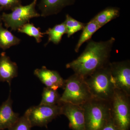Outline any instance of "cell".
<instances>
[{
    "label": "cell",
    "mask_w": 130,
    "mask_h": 130,
    "mask_svg": "<svg viewBox=\"0 0 130 130\" xmlns=\"http://www.w3.org/2000/svg\"><path fill=\"white\" fill-rule=\"evenodd\" d=\"M115 41V38L113 37L103 41L90 40L80 56L67 64L66 67L85 78L96 70L108 64Z\"/></svg>",
    "instance_id": "1"
},
{
    "label": "cell",
    "mask_w": 130,
    "mask_h": 130,
    "mask_svg": "<svg viewBox=\"0 0 130 130\" xmlns=\"http://www.w3.org/2000/svg\"><path fill=\"white\" fill-rule=\"evenodd\" d=\"M109 64L96 70L85 79L92 97L110 102L116 88L112 81Z\"/></svg>",
    "instance_id": "2"
},
{
    "label": "cell",
    "mask_w": 130,
    "mask_h": 130,
    "mask_svg": "<svg viewBox=\"0 0 130 130\" xmlns=\"http://www.w3.org/2000/svg\"><path fill=\"white\" fill-rule=\"evenodd\" d=\"M81 106L86 130H101L111 118L110 102L92 97Z\"/></svg>",
    "instance_id": "3"
},
{
    "label": "cell",
    "mask_w": 130,
    "mask_h": 130,
    "mask_svg": "<svg viewBox=\"0 0 130 130\" xmlns=\"http://www.w3.org/2000/svg\"><path fill=\"white\" fill-rule=\"evenodd\" d=\"M61 103L81 105L92 97L85 78L74 73L65 79Z\"/></svg>",
    "instance_id": "4"
},
{
    "label": "cell",
    "mask_w": 130,
    "mask_h": 130,
    "mask_svg": "<svg viewBox=\"0 0 130 130\" xmlns=\"http://www.w3.org/2000/svg\"><path fill=\"white\" fill-rule=\"evenodd\" d=\"M130 96L115 89L110 101L111 117L120 130H129L130 127Z\"/></svg>",
    "instance_id": "5"
},
{
    "label": "cell",
    "mask_w": 130,
    "mask_h": 130,
    "mask_svg": "<svg viewBox=\"0 0 130 130\" xmlns=\"http://www.w3.org/2000/svg\"><path fill=\"white\" fill-rule=\"evenodd\" d=\"M37 0H33L29 5H21L15 7L9 13H3L1 15L2 20L5 27L10 28L11 30L16 31L25 24L29 22L31 19L41 16L36 10Z\"/></svg>",
    "instance_id": "6"
},
{
    "label": "cell",
    "mask_w": 130,
    "mask_h": 130,
    "mask_svg": "<svg viewBox=\"0 0 130 130\" xmlns=\"http://www.w3.org/2000/svg\"><path fill=\"white\" fill-rule=\"evenodd\" d=\"M25 112L32 127H46L48 123L61 114L60 105L47 106L40 104L28 108Z\"/></svg>",
    "instance_id": "7"
},
{
    "label": "cell",
    "mask_w": 130,
    "mask_h": 130,
    "mask_svg": "<svg viewBox=\"0 0 130 130\" xmlns=\"http://www.w3.org/2000/svg\"><path fill=\"white\" fill-rule=\"evenodd\" d=\"M109 66L112 81L115 88L130 96L129 60L109 62Z\"/></svg>",
    "instance_id": "8"
},
{
    "label": "cell",
    "mask_w": 130,
    "mask_h": 130,
    "mask_svg": "<svg viewBox=\"0 0 130 130\" xmlns=\"http://www.w3.org/2000/svg\"><path fill=\"white\" fill-rule=\"evenodd\" d=\"M61 114L69 121V127L72 130H86L84 110L81 105L61 103Z\"/></svg>",
    "instance_id": "9"
},
{
    "label": "cell",
    "mask_w": 130,
    "mask_h": 130,
    "mask_svg": "<svg viewBox=\"0 0 130 130\" xmlns=\"http://www.w3.org/2000/svg\"><path fill=\"white\" fill-rule=\"evenodd\" d=\"M34 73L47 88L55 90L64 88L65 80L57 71L48 70L46 67L43 66L36 69Z\"/></svg>",
    "instance_id": "10"
},
{
    "label": "cell",
    "mask_w": 130,
    "mask_h": 130,
    "mask_svg": "<svg viewBox=\"0 0 130 130\" xmlns=\"http://www.w3.org/2000/svg\"><path fill=\"white\" fill-rule=\"evenodd\" d=\"M12 103L10 91L7 100L0 106V130L9 129L19 118V114L13 110Z\"/></svg>",
    "instance_id": "11"
},
{
    "label": "cell",
    "mask_w": 130,
    "mask_h": 130,
    "mask_svg": "<svg viewBox=\"0 0 130 130\" xmlns=\"http://www.w3.org/2000/svg\"><path fill=\"white\" fill-rule=\"evenodd\" d=\"M18 76L17 64L3 52L0 56V82H7L11 86L12 80Z\"/></svg>",
    "instance_id": "12"
},
{
    "label": "cell",
    "mask_w": 130,
    "mask_h": 130,
    "mask_svg": "<svg viewBox=\"0 0 130 130\" xmlns=\"http://www.w3.org/2000/svg\"><path fill=\"white\" fill-rule=\"evenodd\" d=\"M71 0H41L38 7L43 17L57 14L66 6L71 3Z\"/></svg>",
    "instance_id": "13"
},
{
    "label": "cell",
    "mask_w": 130,
    "mask_h": 130,
    "mask_svg": "<svg viewBox=\"0 0 130 130\" xmlns=\"http://www.w3.org/2000/svg\"><path fill=\"white\" fill-rule=\"evenodd\" d=\"M101 28V26L97 23L91 19L86 23L75 47V52L78 53L81 46L85 42H88L90 40L93 35Z\"/></svg>",
    "instance_id": "14"
},
{
    "label": "cell",
    "mask_w": 130,
    "mask_h": 130,
    "mask_svg": "<svg viewBox=\"0 0 130 130\" xmlns=\"http://www.w3.org/2000/svg\"><path fill=\"white\" fill-rule=\"evenodd\" d=\"M20 42V38L7 29L3 28L2 23H0V48L6 50L11 47L18 45Z\"/></svg>",
    "instance_id": "15"
},
{
    "label": "cell",
    "mask_w": 130,
    "mask_h": 130,
    "mask_svg": "<svg viewBox=\"0 0 130 130\" xmlns=\"http://www.w3.org/2000/svg\"><path fill=\"white\" fill-rule=\"evenodd\" d=\"M119 15V11L118 8H108L100 12L91 20L95 21L102 28L110 21L118 17Z\"/></svg>",
    "instance_id": "16"
},
{
    "label": "cell",
    "mask_w": 130,
    "mask_h": 130,
    "mask_svg": "<svg viewBox=\"0 0 130 130\" xmlns=\"http://www.w3.org/2000/svg\"><path fill=\"white\" fill-rule=\"evenodd\" d=\"M66 33V28L64 22L56 25L53 28H49L44 32V35H48V41L45 46H46L50 42L55 44H59L63 35Z\"/></svg>",
    "instance_id": "17"
},
{
    "label": "cell",
    "mask_w": 130,
    "mask_h": 130,
    "mask_svg": "<svg viewBox=\"0 0 130 130\" xmlns=\"http://www.w3.org/2000/svg\"><path fill=\"white\" fill-rule=\"evenodd\" d=\"M60 97L57 90L45 87L42 93L40 104L50 106L60 105Z\"/></svg>",
    "instance_id": "18"
},
{
    "label": "cell",
    "mask_w": 130,
    "mask_h": 130,
    "mask_svg": "<svg viewBox=\"0 0 130 130\" xmlns=\"http://www.w3.org/2000/svg\"><path fill=\"white\" fill-rule=\"evenodd\" d=\"M64 22L66 28V34L68 38L70 37L78 31L83 30L86 24L77 21L68 14L66 15V20Z\"/></svg>",
    "instance_id": "19"
},
{
    "label": "cell",
    "mask_w": 130,
    "mask_h": 130,
    "mask_svg": "<svg viewBox=\"0 0 130 130\" xmlns=\"http://www.w3.org/2000/svg\"><path fill=\"white\" fill-rule=\"evenodd\" d=\"M18 30L19 32L34 37L38 43L42 41V38L44 35V32H41L40 28H36L33 24L30 23L29 22L22 26Z\"/></svg>",
    "instance_id": "20"
},
{
    "label": "cell",
    "mask_w": 130,
    "mask_h": 130,
    "mask_svg": "<svg viewBox=\"0 0 130 130\" xmlns=\"http://www.w3.org/2000/svg\"><path fill=\"white\" fill-rule=\"evenodd\" d=\"M32 128L28 116L25 112L8 130H30Z\"/></svg>",
    "instance_id": "21"
},
{
    "label": "cell",
    "mask_w": 130,
    "mask_h": 130,
    "mask_svg": "<svg viewBox=\"0 0 130 130\" xmlns=\"http://www.w3.org/2000/svg\"><path fill=\"white\" fill-rule=\"evenodd\" d=\"M21 0H0V6L2 8L13 10L21 5Z\"/></svg>",
    "instance_id": "22"
},
{
    "label": "cell",
    "mask_w": 130,
    "mask_h": 130,
    "mask_svg": "<svg viewBox=\"0 0 130 130\" xmlns=\"http://www.w3.org/2000/svg\"><path fill=\"white\" fill-rule=\"evenodd\" d=\"M101 130H120L114 123L111 117L103 126Z\"/></svg>",
    "instance_id": "23"
},
{
    "label": "cell",
    "mask_w": 130,
    "mask_h": 130,
    "mask_svg": "<svg viewBox=\"0 0 130 130\" xmlns=\"http://www.w3.org/2000/svg\"><path fill=\"white\" fill-rule=\"evenodd\" d=\"M2 9V8L0 6V12H1V11ZM2 23V20L1 15V14H0V23Z\"/></svg>",
    "instance_id": "24"
}]
</instances>
